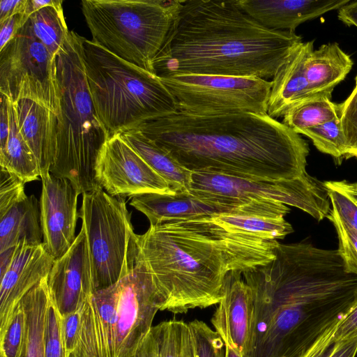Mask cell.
<instances>
[{"label": "cell", "instance_id": "26", "mask_svg": "<svg viewBox=\"0 0 357 357\" xmlns=\"http://www.w3.org/2000/svg\"><path fill=\"white\" fill-rule=\"evenodd\" d=\"M119 134L174 192L189 191L192 172L181 166L165 149L138 129L126 130Z\"/></svg>", "mask_w": 357, "mask_h": 357}, {"label": "cell", "instance_id": "49", "mask_svg": "<svg viewBox=\"0 0 357 357\" xmlns=\"http://www.w3.org/2000/svg\"><path fill=\"white\" fill-rule=\"evenodd\" d=\"M15 247L0 252V276L2 275L9 266L15 252Z\"/></svg>", "mask_w": 357, "mask_h": 357}, {"label": "cell", "instance_id": "28", "mask_svg": "<svg viewBox=\"0 0 357 357\" xmlns=\"http://www.w3.org/2000/svg\"><path fill=\"white\" fill-rule=\"evenodd\" d=\"M0 165L17 175L25 183L40 177L38 160L20 131L13 102L10 107L8 137L6 145L0 148Z\"/></svg>", "mask_w": 357, "mask_h": 357}, {"label": "cell", "instance_id": "38", "mask_svg": "<svg viewBox=\"0 0 357 357\" xmlns=\"http://www.w3.org/2000/svg\"><path fill=\"white\" fill-rule=\"evenodd\" d=\"M24 184L17 175L1 167L0 217L26 195L24 192Z\"/></svg>", "mask_w": 357, "mask_h": 357}, {"label": "cell", "instance_id": "46", "mask_svg": "<svg viewBox=\"0 0 357 357\" xmlns=\"http://www.w3.org/2000/svg\"><path fill=\"white\" fill-rule=\"evenodd\" d=\"M357 353V336L337 342L330 357H355Z\"/></svg>", "mask_w": 357, "mask_h": 357}, {"label": "cell", "instance_id": "16", "mask_svg": "<svg viewBox=\"0 0 357 357\" xmlns=\"http://www.w3.org/2000/svg\"><path fill=\"white\" fill-rule=\"evenodd\" d=\"M248 201L199 197L186 191L138 195L131 197L130 204L147 217L150 225H156L172 221L212 218L230 212Z\"/></svg>", "mask_w": 357, "mask_h": 357}, {"label": "cell", "instance_id": "35", "mask_svg": "<svg viewBox=\"0 0 357 357\" xmlns=\"http://www.w3.org/2000/svg\"><path fill=\"white\" fill-rule=\"evenodd\" d=\"M194 357H225V343L220 335L204 322L195 319L188 324Z\"/></svg>", "mask_w": 357, "mask_h": 357}, {"label": "cell", "instance_id": "13", "mask_svg": "<svg viewBox=\"0 0 357 357\" xmlns=\"http://www.w3.org/2000/svg\"><path fill=\"white\" fill-rule=\"evenodd\" d=\"M96 174L101 188L112 197L176 193L119 134L110 137L104 144L98 155Z\"/></svg>", "mask_w": 357, "mask_h": 357}, {"label": "cell", "instance_id": "5", "mask_svg": "<svg viewBox=\"0 0 357 357\" xmlns=\"http://www.w3.org/2000/svg\"><path fill=\"white\" fill-rule=\"evenodd\" d=\"M84 37L74 31L57 55L61 89L56 152L50 173L65 178L79 194L101 188L96 178L98 155L107 132L98 118L83 59Z\"/></svg>", "mask_w": 357, "mask_h": 357}, {"label": "cell", "instance_id": "52", "mask_svg": "<svg viewBox=\"0 0 357 357\" xmlns=\"http://www.w3.org/2000/svg\"><path fill=\"white\" fill-rule=\"evenodd\" d=\"M355 157H356V158H357V154L356 155V156H355Z\"/></svg>", "mask_w": 357, "mask_h": 357}, {"label": "cell", "instance_id": "51", "mask_svg": "<svg viewBox=\"0 0 357 357\" xmlns=\"http://www.w3.org/2000/svg\"><path fill=\"white\" fill-rule=\"evenodd\" d=\"M352 91H357V75L355 79V87Z\"/></svg>", "mask_w": 357, "mask_h": 357}, {"label": "cell", "instance_id": "33", "mask_svg": "<svg viewBox=\"0 0 357 357\" xmlns=\"http://www.w3.org/2000/svg\"><path fill=\"white\" fill-rule=\"evenodd\" d=\"M26 326V312L20 300L4 328L0 330V357L20 356L25 340Z\"/></svg>", "mask_w": 357, "mask_h": 357}, {"label": "cell", "instance_id": "32", "mask_svg": "<svg viewBox=\"0 0 357 357\" xmlns=\"http://www.w3.org/2000/svg\"><path fill=\"white\" fill-rule=\"evenodd\" d=\"M300 134L308 137L321 152L336 159L347 158L349 149L340 118L303 130Z\"/></svg>", "mask_w": 357, "mask_h": 357}, {"label": "cell", "instance_id": "39", "mask_svg": "<svg viewBox=\"0 0 357 357\" xmlns=\"http://www.w3.org/2000/svg\"><path fill=\"white\" fill-rule=\"evenodd\" d=\"M85 302L75 310L62 316V336L67 357L75 352L79 343Z\"/></svg>", "mask_w": 357, "mask_h": 357}, {"label": "cell", "instance_id": "2", "mask_svg": "<svg viewBox=\"0 0 357 357\" xmlns=\"http://www.w3.org/2000/svg\"><path fill=\"white\" fill-rule=\"evenodd\" d=\"M134 128L192 172L270 181L307 173V143L268 114L202 116L177 111Z\"/></svg>", "mask_w": 357, "mask_h": 357}, {"label": "cell", "instance_id": "30", "mask_svg": "<svg viewBox=\"0 0 357 357\" xmlns=\"http://www.w3.org/2000/svg\"><path fill=\"white\" fill-rule=\"evenodd\" d=\"M339 104L328 96H314L290 109L284 116L282 123L300 132L328 121L339 119Z\"/></svg>", "mask_w": 357, "mask_h": 357}, {"label": "cell", "instance_id": "8", "mask_svg": "<svg viewBox=\"0 0 357 357\" xmlns=\"http://www.w3.org/2000/svg\"><path fill=\"white\" fill-rule=\"evenodd\" d=\"M79 217L90 251L95 292L128 273L137 255V234L125 199L102 188L82 194Z\"/></svg>", "mask_w": 357, "mask_h": 357}, {"label": "cell", "instance_id": "37", "mask_svg": "<svg viewBox=\"0 0 357 357\" xmlns=\"http://www.w3.org/2000/svg\"><path fill=\"white\" fill-rule=\"evenodd\" d=\"M339 117L349 149L347 158L357 154V91L339 104Z\"/></svg>", "mask_w": 357, "mask_h": 357}, {"label": "cell", "instance_id": "50", "mask_svg": "<svg viewBox=\"0 0 357 357\" xmlns=\"http://www.w3.org/2000/svg\"><path fill=\"white\" fill-rule=\"evenodd\" d=\"M225 346V357H242L230 346Z\"/></svg>", "mask_w": 357, "mask_h": 357}, {"label": "cell", "instance_id": "34", "mask_svg": "<svg viewBox=\"0 0 357 357\" xmlns=\"http://www.w3.org/2000/svg\"><path fill=\"white\" fill-rule=\"evenodd\" d=\"M327 218L334 225L338 238V252L346 271L357 275V231L344 221L332 207Z\"/></svg>", "mask_w": 357, "mask_h": 357}, {"label": "cell", "instance_id": "3", "mask_svg": "<svg viewBox=\"0 0 357 357\" xmlns=\"http://www.w3.org/2000/svg\"><path fill=\"white\" fill-rule=\"evenodd\" d=\"M278 244L212 218L150 225L137 234V257L163 299L162 310L173 313L219 303L227 275L267 264Z\"/></svg>", "mask_w": 357, "mask_h": 357}, {"label": "cell", "instance_id": "9", "mask_svg": "<svg viewBox=\"0 0 357 357\" xmlns=\"http://www.w3.org/2000/svg\"><path fill=\"white\" fill-rule=\"evenodd\" d=\"M178 112L195 116L266 114L271 81L258 77L176 74L159 77Z\"/></svg>", "mask_w": 357, "mask_h": 357}, {"label": "cell", "instance_id": "22", "mask_svg": "<svg viewBox=\"0 0 357 357\" xmlns=\"http://www.w3.org/2000/svg\"><path fill=\"white\" fill-rule=\"evenodd\" d=\"M314 50V40L297 46L273 77L267 114L275 119L283 116L300 102L314 97L305 74V61Z\"/></svg>", "mask_w": 357, "mask_h": 357}, {"label": "cell", "instance_id": "43", "mask_svg": "<svg viewBox=\"0 0 357 357\" xmlns=\"http://www.w3.org/2000/svg\"><path fill=\"white\" fill-rule=\"evenodd\" d=\"M23 15H15L0 24V50L12 40L26 24Z\"/></svg>", "mask_w": 357, "mask_h": 357}, {"label": "cell", "instance_id": "7", "mask_svg": "<svg viewBox=\"0 0 357 357\" xmlns=\"http://www.w3.org/2000/svg\"><path fill=\"white\" fill-rule=\"evenodd\" d=\"M181 0H84L93 42L153 73L158 54L182 8Z\"/></svg>", "mask_w": 357, "mask_h": 357}, {"label": "cell", "instance_id": "19", "mask_svg": "<svg viewBox=\"0 0 357 357\" xmlns=\"http://www.w3.org/2000/svg\"><path fill=\"white\" fill-rule=\"evenodd\" d=\"M118 282L86 301L79 343L69 357H114Z\"/></svg>", "mask_w": 357, "mask_h": 357}, {"label": "cell", "instance_id": "47", "mask_svg": "<svg viewBox=\"0 0 357 357\" xmlns=\"http://www.w3.org/2000/svg\"><path fill=\"white\" fill-rule=\"evenodd\" d=\"M337 16L347 26L357 27V1H351L339 9Z\"/></svg>", "mask_w": 357, "mask_h": 357}, {"label": "cell", "instance_id": "23", "mask_svg": "<svg viewBox=\"0 0 357 357\" xmlns=\"http://www.w3.org/2000/svg\"><path fill=\"white\" fill-rule=\"evenodd\" d=\"M13 104L20 131L38 160L41 178L50 173L55 158L58 116L31 100Z\"/></svg>", "mask_w": 357, "mask_h": 357}, {"label": "cell", "instance_id": "15", "mask_svg": "<svg viewBox=\"0 0 357 357\" xmlns=\"http://www.w3.org/2000/svg\"><path fill=\"white\" fill-rule=\"evenodd\" d=\"M47 285L61 316L77 309L94 293L91 258L82 227L70 249L54 259Z\"/></svg>", "mask_w": 357, "mask_h": 357}, {"label": "cell", "instance_id": "11", "mask_svg": "<svg viewBox=\"0 0 357 357\" xmlns=\"http://www.w3.org/2000/svg\"><path fill=\"white\" fill-rule=\"evenodd\" d=\"M189 192L216 199L274 200L301 209L319 221L327 218L332 208L324 183L307 173L293 180L270 181L195 172Z\"/></svg>", "mask_w": 357, "mask_h": 357}, {"label": "cell", "instance_id": "36", "mask_svg": "<svg viewBox=\"0 0 357 357\" xmlns=\"http://www.w3.org/2000/svg\"><path fill=\"white\" fill-rule=\"evenodd\" d=\"M61 319V314L50 298L45 328V357H67L62 336Z\"/></svg>", "mask_w": 357, "mask_h": 357}, {"label": "cell", "instance_id": "18", "mask_svg": "<svg viewBox=\"0 0 357 357\" xmlns=\"http://www.w3.org/2000/svg\"><path fill=\"white\" fill-rule=\"evenodd\" d=\"M54 259L43 243L31 245L21 242L15 246L9 266L0 276V330L23 296L48 276Z\"/></svg>", "mask_w": 357, "mask_h": 357}, {"label": "cell", "instance_id": "40", "mask_svg": "<svg viewBox=\"0 0 357 357\" xmlns=\"http://www.w3.org/2000/svg\"><path fill=\"white\" fill-rule=\"evenodd\" d=\"M332 207L340 218L357 231V205L344 193L333 185L331 181H325Z\"/></svg>", "mask_w": 357, "mask_h": 357}, {"label": "cell", "instance_id": "45", "mask_svg": "<svg viewBox=\"0 0 357 357\" xmlns=\"http://www.w3.org/2000/svg\"><path fill=\"white\" fill-rule=\"evenodd\" d=\"M26 4L27 0H1L0 1V24L15 15H23Z\"/></svg>", "mask_w": 357, "mask_h": 357}, {"label": "cell", "instance_id": "24", "mask_svg": "<svg viewBox=\"0 0 357 357\" xmlns=\"http://www.w3.org/2000/svg\"><path fill=\"white\" fill-rule=\"evenodd\" d=\"M353 61L337 43L312 50L305 61V74L313 96L331 98L334 88L351 70Z\"/></svg>", "mask_w": 357, "mask_h": 357}, {"label": "cell", "instance_id": "6", "mask_svg": "<svg viewBox=\"0 0 357 357\" xmlns=\"http://www.w3.org/2000/svg\"><path fill=\"white\" fill-rule=\"evenodd\" d=\"M83 59L96 114L109 138L178 111L160 77L84 38Z\"/></svg>", "mask_w": 357, "mask_h": 357}, {"label": "cell", "instance_id": "25", "mask_svg": "<svg viewBox=\"0 0 357 357\" xmlns=\"http://www.w3.org/2000/svg\"><path fill=\"white\" fill-rule=\"evenodd\" d=\"M0 252L23 242L43 243L40 202L34 195H26L0 217Z\"/></svg>", "mask_w": 357, "mask_h": 357}, {"label": "cell", "instance_id": "27", "mask_svg": "<svg viewBox=\"0 0 357 357\" xmlns=\"http://www.w3.org/2000/svg\"><path fill=\"white\" fill-rule=\"evenodd\" d=\"M26 317V335L20 357H45V328L50 303L47 277L21 299Z\"/></svg>", "mask_w": 357, "mask_h": 357}, {"label": "cell", "instance_id": "42", "mask_svg": "<svg viewBox=\"0 0 357 357\" xmlns=\"http://www.w3.org/2000/svg\"><path fill=\"white\" fill-rule=\"evenodd\" d=\"M357 336V303L338 324L334 339L336 342Z\"/></svg>", "mask_w": 357, "mask_h": 357}, {"label": "cell", "instance_id": "29", "mask_svg": "<svg viewBox=\"0 0 357 357\" xmlns=\"http://www.w3.org/2000/svg\"><path fill=\"white\" fill-rule=\"evenodd\" d=\"M29 20L35 36L51 54L57 56L70 34L62 3L44 7L33 13Z\"/></svg>", "mask_w": 357, "mask_h": 357}, {"label": "cell", "instance_id": "12", "mask_svg": "<svg viewBox=\"0 0 357 357\" xmlns=\"http://www.w3.org/2000/svg\"><path fill=\"white\" fill-rule=\"evenodd\" d=\"M114 357H130L152 328L163 299L137 255L128 273L118 282Z\"/></svg>", "mask_w": 357, "mask_h": 357}, {"label": "cell", "instance_id": "10", "mask_svg": "<svg viewBox=\"0 0 357 357\" xmlns=\"http://www.w3.org/2000/svg\"><path fill=\"white\" fill-rule=\"evenodd\" d=\"M0 91L13 103L31 100L59 116L57 56L35 36L29 20L0 50Z\"/></svg>", "mask_w": 357, "mask_h": 357}, {"label": "cell", "instance_id": "44", "mask_svg": "<svg viewBox=\"0 0 357 357\" xmlns=\"http://www.w3.org/2000/svg\"><path fill=\"white\" fill-rule=\"evenodd\" d=\"M130 357H159V343L156 326H152L136 351Z\"/></svg>", "mask_w": 357, "mask_h": 357}, {"label": "cell", "instance_id": "17", "mask_svg": "<svg viewBox=\"0 0 357 357\" xmlns=\"http://www.w3.org/2000/svg\"><path fill=\"white\" fill-rule=\"evenodd\" d=\"M243 273H229L225 279L223 296L211 322L225 345L243 357L250 340L254 305L251 289L241 279Z\"/></svg>", "mask_w": 357, "mask_h": 357}, {"label": "cell", "instance_id": "48", "mask_svg": "<svg viewBox=\"0 0 357 357\" xmlns=\"http://www.w3.org/2000/svg\"><path fill=\"white\" fill-rule=\"evenodd\" d=\"M337 189L344 193L357 205V183H350L346 181H331Z\"/></svg>", "mask_w": 357, "mask_h": 357}, {"label": "cell", "instance_id": "14", "mask_svg": "<svg viewBox=\"0 0 357 357\" xmlns=\"http://www.w3.org/2000/svg\"><path fill=\"white\" fill-rule=\"evenodd\" d=\"M40 198L43 245L54 259L63 255L73 244L79 213V195L65 178L51 173L42 176Z\"/></svg>", "mask_w": 357, "mask_h": 357}, {"label": "cell", "instance_id": "4", "mask_svg": "<svg viewBox=\"0 0 357 357\" xmlns=\"http://www.w3.org/2000/svg\"><path fill=\"white\" fill-rule=\"evenodd\" d=\"M302 37L268 29L237 0L183 1L165 43L153 61L158 77L195 74L273 77Z\"/></svg>", "mask_w": 357, "mask_h": 357}, {"label": "cell", "instance_id": "20", "mask_svg": "<svg viewBox=\"0 0 357 357\" xmlns=\"http://www.w3.org/2000/svg\"><path fill=\"white\" fill-rule=\"evenodd\" d=\"M350 0H237L238 6L261 26L295 32L301 24L340 9Z\"/></svg>", "mask_w": 357, "mask_h": 357}, {"label": "cell", "instance_id": "31", "mask_svg": "<svg viewBox=\"0 0 357 357\" xmlns=\"http://www.w3.org/2000/svg\"><path fill=\"white\" fill-rule=\"evenodd\" d=\"M159 357H194L188 324L170 320L156 325Z\"/></svg>", "mask_w": 357, "mask_h": 357}, {"label": "cell", "instance_id": "1", "mask_svg": "<svg viewBox=\"0 0 357 357\" xmlns=\"http://www.w3.org/2000/svg\"><path fill=\"white\" fill-rule=\"evenodd\" d=\"M274 253L243 273L254 305L243 357H301L357 303V275L337 250L279 243Z\"/></svg>", "mask_w": 357, "mask_h": 357}, {"label": "cell", "instance_id": "41", "mask_svg": "<svg viewBox=\"0 0 357 357\" xmlns=\"http://www.w3.org/2000/svg\"><path fill=\"white\" fill-rule=\"evenodd\" d=\"M338 324L328 329L301 357H330L336 347L334 333Z\"/></svg>", "mask_w": 357, "mask_h": 357}, {"label": "cell", "instance_id": "21", "mask_svg": "<svg viewBox=\"0 0 357 357\" xmlns=\"http://www.w3.org/2000/svg\"><path fill=\"white\" fill-rule=\"evenodd\" d=\"M289 211L286 204L279 202L252 199L212 218L227 228L266 240L278 241L293 231L291 225L284 220Z\"/></svg>", "mask_w": 357, "mask_h": 357}]
</instances>
